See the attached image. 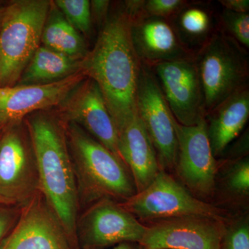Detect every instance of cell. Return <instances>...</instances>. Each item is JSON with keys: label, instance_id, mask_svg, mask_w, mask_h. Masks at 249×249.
I'll return each mask as SVG.
<instances>
[{"label": "cell", "instance_id": "cell-1", "mask_svg": "<svg viewBox=\"0 0 249 249\" xmlns=\"http://www.w3.org/2000/svg\"><path fill=\"white\" fill-rule=\"evenodd\" d=\"M126 10L107 19L80 69L101 89L116 130L137 113V89L142 64L132 45ZM118 134V133H117Z\"/></svg>", "mask_w": 249, "mask_h": 249}, {"label": "cell", "instance_id": "cell-2", "mask_svg": "<svg viewBox=\"0 0 249 249\" xmlns=\"http://www.w3.org/2000/svg\"><path fill=\"white\" fill-rule=\"evenodd\" d=\"M27 128L37 162L41 193L78 249L76 225L80 208L66 126L52 116L37 114L28 119Z\"/></svg>", "mask_w": 249, "mask_h": 249}, {"label": "cell", "instance_id": "cell-3", "mask_svg": "<svg viewBox=\"0 0 249 249\" xmlns=\"http://www.w3.org/2000/svg\"><path fill=\"white\" fill-rule=\"evenodd\" d=\"M65 126L80 211L103 198L123 203L137 193L122 160L76 124L69 122Z\"/></svg>", "mask_w": 249, "mask_h": 249}, {"label": "cell", "instance_id": "cell-4", "mask_svg": "<svg viewBox=\"0 0 249 249\" xmlns=\"http://www.w3.org/2000/svg\"><path fill=\"white\" fill-rule=\"evenodd\" d=\"M51 3L16 1L3 10L0 23V88L13 86L40 47Z\"/></svg>", "mask_w": 249, "mask_h": 249}, {"label": "cell", "instance_id": "cell-5", "mask_svg": "<svg viewBox=\"0 0 249 249\" xmlns=\"http://www.w3.org/2000/svg\"><path fill=\"white\" fill-rule=\"evenodd\" d=\"M194 62L202 88L206 116L234 93L248 87L247 52L222 31L213 34L205 41L195 54Z\"/></svg>", "mask_w": 249, "mask_h": 249}, {"label": "cell", "instance_id": "cell-6", "mask_svg": "<svg viewBox=\"0 0 249 249\" xmlns=\"http://www.w3.org/2000/svg\"><path fill=\"white\" fill-rule=\"evenodd\" d=\"M121 204L139 221L145 222L187 215L226 221L230 216L225 210L196 198L175 177L163 170L143 191Z\"/></svg>", "mask_w": 249, "mask_h": 249}, {"label": "cell", "instance_id": "cell-7", "mask_svg": "<svg viewBox=\"0 0 249 249\" xmlns=\"http://www.w3.org/2000/svg\"><path fill=\"white\" fill-rule=\"evenodd\" d=\"M18 125L8 127L0 137V198L4 204L22 208L40 190L30 137Z\"/></svg>", "mask_w": 249, "mask_h": 249}, {"label": "cell", "instance_id": "cell-8", "mask_svg": "<svg viewBox=\"0 0 249 249\" xmlns=\"http://www.w3.org/2000/svg\"><path fill=\"white\" fill-rule=\"evenodd\" d=\"M146 231L121 203L103 198L83 210L77 219L78 249H103L124 242H140Z\"/></svg>", "mask_w": 249, "mask_h": 249}, {"label": "cell", "instance_id": "cell-9", "mask_svg": "<svg viewBox=\"0 0 249 249\" xmlns=\"http://www.w3.org/2000/svg\"><path fill=\"white\" fill-rule=\"evenodd\" d=\"M137 110L157 154L160 170L173 171L178 153L175 119L155 73L142 65L137 84Z\"/></svg>", "mask_w": 249, "mask_h": 249}, {"label": "cell", "instance_id": "cell-10", "mask_svg": "<svg viewBox=\"0 0 249 249\" xmlns=\"http://www.w3.org/2000/svg\"><path fill=\"white\" fill-rule=\"evenodd\" d=\"M178 153L174 171L178 181L193 196L209 202L213 199L219 160L213 155L206 118L196 125L183 126L175 120Z\"/></svg>", "mask_w": 249, "mask_h": 249}, {"label": "cell", "instance_id": "cell-11", "mask_svg": "<svg viewBox=\"0 0 249 249\" xmlns=\"http://www.w3.org/2000/svg\"><path fill=\"white\" fill-rule=\"evenodd\" d=\"M227 221L187 215L145 222L139 244L145 249H219Z\"/></svg>", "mask_w": 249, "mask_h": 249}, {"label": "cell", "instance_id": "cell-12", "mask_svg": "<svg viewBox=\"0 0 249 249\" xmlns=\"http://www.w3.org/2000/svg\"><path fill=\"white\" fill-rule=\"evenodd\" d=\"M151 69L178 124L196 125L206 118L204 95L194 59L160 62Z\"/></svg>", "mask_w": 249, "mask_h": 249}, {"label": "cell", "instance_id": "cell-13", "mask_svg": "<svg viewBox=\"0 0 249 249\" xmlns=\"http://www.w3.org/2000/svg\"><path fill=\"white\" fill-rule=\"evenodd\" d=\"M0 249H76L41 192L21 208Z\"/></svg>", "mask_w": 249, "mask_h": 249}, {"label": "cell", "instance_id": "cell-14", "mask_svg": "<svg viewBox=\"0 0 249 249\" xmlns=\"http://www.w3.org/2000/svg\"><path fill=\"white\" fill-rule=\"evenodd\" d=\"M84 76L80 70L65 79L49 84L0 88V128L16 125L34 111L66 101L81 84Z\"/></svg>", "mask_w": 249, "mask_h": 249}, {"label": "cell", "instance_id": "cell-15", "mask_svg": "<svg viewBox=\"0 0 249 249\" xmlns=\"http://www.w3.org/2000/svg\"><path fill=\"white\" fill-rule=\"evenodd\" d=\"M130 18L132 45L142 65L151 68L160 62L194 59L195 53L181 41L168 19Z\"/></svg>", "mask_w": 249, "mask_h": 249}, {"label": "cell", "instance_id": "cell-16", "mask_svg": "<svg viewBox=\"0 0 249 249\" xmlns=\"http://www.w3.org/2000/svg\"><path fill=\"white\" fill-rule=\"evenodd\" d=\"M70 95L67 117L121 160L115 124L101 89L89 79Z\"/></svg>", "mask_w": 249, "mask_h": 249}, {"label": "cell", "instance_id": "cell-17", "mask_svg": "<svg viewBox=\"0 0 249 249\" xmlns=\"http://www.w3.org/2000/svg\"><path fill=\"white\" fill-rule=\"evenodd\" d=\"M117 133L119 155L130 172L137 193H139L160 171L155 147L138 113Z\"/></svg>", "mask_w": 249, "mask_h": 249}, {"label": "cell", "instance_id": "cell-18", "mask_svg": "<svg viewBox=\"0 0 249 249\" xmlns=\"http://www.w3.org/2000/svg\"><path fill=\"white\" fill-rule=\"evenodd\" d=\"M249 117V88L237 91L206 116L208 137L215 158L240 134Z\"/></svg>", "mask_w": 249, "mask_h": 249}, {"label": "cell", "instance_id": "cell-19", "mask_svg": "<svg viewBox=\"0 0 249 249\" xmlns=\"http://www.w3.org/2000/svg\"><path fill=\"white\" fill-rule=\"evenodd\" d=\"M214 199L219 208L227 212L229 209L236 210L237 213L248 212L249 155L219 160L213 200Z\"/></svg>", "mask_w": 249, "mask_h": 249}, {"label": "cell", "instance_id": "cell-20", "mask_svg": "<svg viewBox=\"0 0 249 249\" xmlns=\"http://www.w3.org/2000/svg\"><path fill=\"white\" fill-rule=\"evenodd\" d=\"M79 60L45 47L36 51L18 85H45L65 79L79 71Z\"/></svg>", "mask_w": 249, "mask_h": 249}, {"label": "cell", "instance_id": "cell-21", "mask_svg": "<svg viewBox=\"0 0 249 249\" xmlns=\"http://www.w3.org/2000/svg\"><path fill=\"white\" fill-rule=\"evenodd\" d=\"M41 42L44 47L79 61L88 53L84 39L58 9L52 12L50 8Z\"/></svg>", "mask_w": 249, "mask_h": 249}, {"label": "cell", "instance_id": "cell-22", "mask_svg": "<svg viewBox=\"0 0 249 249\" xmlns=\"http://www.w3.org/2000/svg\"><path fill=\"white\" fill-rule=\"evenodd\" d=\"M178 24L180 31L188 38L207 40L211 28V18L208 11L199 6L187 4L178 13Z\"/></svg>", "mask_w": 249, "mask_h": 249}, {"label": "cell", "instance_id": "cell-23", "mask_svg": "<svg viewBox=\"0 0 249 249\" xmlns=\"http://www.w3.org/2000/svg\"><path fill=\"white\" fill-rule=\"evenodd\" d=\"M219 249H249L248 212L229 216L226 222Z\"/></svg>", "mask_w": 249, "mask_h": 249}, {"label": "cell", "instance_id": "cell-24", "mask_svg": "<svg viewBox=\"0 0 249 249\" xmlns=\"http://www.w3.org/2000/svg\"><path fill=\"white\" fill-rule=\"evenodd\" d=\"M55 6L78 32L88 34L91 26V4L88 0H57Z\"/></svg>", "mask_w": 249, "mask_h": 249}, {"label": "cell", "instance_id": "cell-25", "mask_svg": "<svg viewBox=\"0 0 249 249\" xmlns=\"http://www.w3.org/2000/svg\"><path fill=\"white\" fill-rule=\"evenodd\" d=\"M221 24L225 32L245 48L249 47V13H235L224 9L221 16Z\"/></svg>", "mask_w": 249, "mask_h": 249}, {"label": "cell", "instance_id": "cell-26", "mask_svg": "<svg viewBox=\"0 0 249 249\" xmlns=\"http://www.w3.org/2000/svg\"><path fill=\"white\" fill-rule=\"evenodd\" d=\"M187 1L183 0H146L142 1L139 17L168 18L178 14ZM137 17V16H134Z\"/></svg>", "mask_w": 249, "mask_h": 249}, {"label": "cell", "instance_id": "cell-27", "mask_svg": "<svg viewBox=\"0 0 249 249\" xmlns=\"http://www.w3.org/2000/svg\"><path fill=\"white\" fill-rule=\"evenodd\" d=\"M20 211L18 206L0 204V247L17 223Z\"/></svg>", "mask_w": 249, "mask_h": 249}, {"label": "cell", "instance_id": "cell-28", "mask_svg": "<svg viewBox=\"0 0 249 249\" xmlns=\"http://www.w3.org/2000/svg\"><path fill=\"white\" fill-rule=\"evenodd\" d=\"M225 10L235 13H249V0H219Z\"/></svg>", "mask_w": 249, "mask_h": 249}, {"label": "cell", "instance_id": "cell-29", "mask_svg": "<svg viewBox=\"0 0 249 249\" xmlns=\"http://www.w3.org/2000/svg\"><path fill=\"white\" fill-rule=\"evenodd\" d=\"M90 4L98 20L101 21L106 17L109 8V1H91Z\"/></svg>", "mask_w": 249, "mask_h": 249}, {"label": "cell", "instance_id": "cell-30", "mask_svg": "<svg viewBox=\"0 0 249 249\" xmlns=\"http://www.w3.org/2000/svg\"><path fill=\"white\" fill-rule=\"evenodd\" d=\"M112 249H145L138 242H124L114 246Z\"/></svg>", "mask_w": 249, "mask_h": 249}, {"label": "cell", "instance_id": "cell-31", "mask_svg": "<svg viewBox=\"0 0 249 249\" xmlns=\"http://www.w3.org/2000/svg\"><path fill=\"white\" fill-rule=\"evenodd\" d=\"M3 10H0V23H1V14H2Z\"/></svg>", "mask_w": 249, "mask_h": 249}, {"label": "cell", "instance_id": "cell-32", "mask_svg": "<svg viewBox=\"0 0 249 249\" xmlns=\"http://www.w3.org/2000/svg\"><path fill=\"white\" fill-rule=\"evenodd\" d=\"M1 134H0V137H1ZM0 204H4V202H3L2 199H1V198H0Z\"/></svg>", "mask_w": 249, "mask_h": 249}]
</instances>
